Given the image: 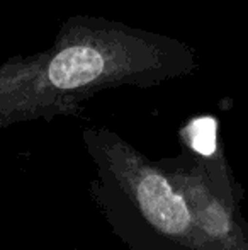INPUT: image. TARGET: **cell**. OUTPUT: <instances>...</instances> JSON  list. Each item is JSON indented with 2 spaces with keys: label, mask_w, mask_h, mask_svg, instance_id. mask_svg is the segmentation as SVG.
Returning a JSON list of instances; mask_svg holds the SVG:
<instances>
[{
  "label": "cell",
  "mask_w": 248,
  "mask_h": 250,
  "mask_svg": "<svg viewBox=\"0 0 248 250\" xmlns=\"http://www.w3.org/2000/svg\"><path fill=\"white\" fill-rule=\"evenodd\" d=\"M82 140L95 170L89 194L128 250H199L186 201L158 160L106 126H89Z\"/></svg>",
  "instance_id": "1"
},
{
  "label": "cell",
  "mask_w": 248,
  "mask_h": 250,
  "mask_svg": "<svg viewBox=\"0 0 248 250\" xmlns=\"http://www.w3.org/2000/svg\"><path fill=\"white\" fill-rule=\"evenodd\" d=\"M187 204L199 250H248L245 189L225 150H182L158 158Z\"/></svg>",
  "instance_id": "2"
},
{
  "label": "cell",
  "mask_w": 248,
  "mask_h": 250,
  "mask_svg": "<svg viewBox=\"0 0 248 250\" xmlns=\"http://www.w3.org/2000/svg\"><path fill=\"white\" fill-rule=\"evenodd\" d=\"M51 250H76V249H51Z\"/></svg>",
  "instance_id": "3"
}]
</instances>
